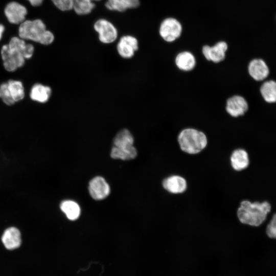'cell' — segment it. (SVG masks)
<instances>
[{
	"mask_svg": "<svg viewBox=\"0 0 276 276\" xmlns=\"http://www.w3.org/2000/svg\"><path fill=\"white\" fill-rule=\"evenodd\" d=\"M60 209L71 220H75L80 215V208L78 204L73 200L63 201L60 204Z\"/></svg>",
	"mask_w": 276,
	"mask_h": 276,
	"instance_id": "cell-22",
	"label": "cell"
},
{
	"mask_svg": "<svg viewBox=\"0 0 276 276\" xmlns=\"http://www.w3.org/2000/svg\"><path fill=\"white\" fill-rule=\"evenodd\" d=\"M139 49L137 39L131 35L122 36L117 45V50L119 56L122 58H132Z\"/></svg>",
	"mask_w": 276,
	"mask_h": 276,
	"instance_id": "cell-7",
	"label": "cell"
},
{
	"mask_svg": "<svg viewBox=\"0 0 276 276\" xmlns=\"http://www.w3.org/2000/svg\"><path fill=\"white\" fill-rule=\"evenodd\" d=\"M267 235L270 238L276 237V215L274 214L270 222L267 224L266 229Z\"/></svg>",
	"mask_w": 276,
	"mask_h": 276,
	"instance_id": "cell-27",
	"label": "cell"
},
{
	"mask_svg": "<svg viewBox=\"0 0 276 276\" xmlns=\"http://www.w3.org/2000/svg\"><path fill=\"white\" fill-rule=\"evenodd\" d=\"M225 109L230 116L237 118L244 114L248 109V105L243 97L235 95L227 100Z\"/></svg>",
	"mask_w": 276,
	"mask_h": 276,
	"instance_id": "cell-11",
	"label": "cell"
},
{
	"mask_svg": "<svg viewBox=\"0 0 276 276\" xmlns=\"http://www.w3.org/2000/svg\"><path fill=\"white\" fill-rule=\"evenodd\" d=\"M4 13L10 23L20 24L25 20L27 10L25 6L19 3L11 2L6 6Z\"/></svg>",
	"mask_w": 276,
	"mask_h": 276,
	"instance_id": "cell-10",
	"label": "cell"
},
{
	"mask_svg": "<svg viewBox=\"0 0 276 276\" xmlns=\"http://www.w3.org/2000/svg\"><path fill=\"white\" fill-rule=\"evenodd\" d=\"M248 71L251 78L258 81L266 79L269 73L268 65L263 60L260 58L254 59L250 61Z\"/></svg>",
	"mask_w": 276,
	"mask_h": 276,
	"instance_id": "cell-12",
	"label": "cell"
},
{
	"mask_svg": "<svg viewBox=\"0 0 276 276\" xmlns=\"http://www.w3.org/2000/svg\"><path fill=\"white\" fill-rule=\"evenodd\" d=\"M7 83L11 97L15 103L24 99L25 90L23 83L21 81L10 79Z\"/></svg>",
	"mask_w": 276,
	"mask_h": 276,
	"instance_id": "cell-20",
	"label": "cell"
},
{
	"mask_svg": "<svg viewBox=\"0 0 276 276\" xmlns=\"http://www.w3.org/2000/svg\"><path fill=\"white\" fill-rule=\"evenodd\" d=\"M196 59L194 55L189 51L179 53L175 59L176 66L180 70L188 72L194 68L196 65Z\"/></svg>",
	"mask_w": 276,
	"mask_h": 276,
	"instance_id": "cell-18",
	"label": "cell"
},
{
	"mask_svg": "<svg viewBox=\"0 0 276 276\" xmlns=\"http://www.w3.org/2000/svg\"><path fill=\"white\" fill-rule=\"evenodd\" d=\"M101 0H73V8L79 15H86L91 12L95 7L94 1Z\"/></svg>",
	"mask_w": 276,
	"mask_h": 276,
	"instance_id": "cell-24",
	"label": "cell"
},
{
	"mask_svg": "<svg viewBox=\"0 0 276 276\" xmlns=\"http://www.w3.org/2000/svg\"><path fill=\"white\" fill-rule=\"evenodd\" d=\"M228 45L224 41H220L213 46L204 45L202 52L205 58L214 63H219L224 60Z\"/></svg>",
	"mask_w": 276,
	"mask_h": 276,
	"instance_id": "cell-8",
	"label": "cell"
},
{
	"mask_svg": "<svg viewBox=\"0 0 276 276\" xmlns=\"http://www.w3.org/2000/svg\"><path fill=\"white\" fill-rule=\"evenodd\" d=\"M134 139L130 131L127 128L119 130L113 139V146L120 149H129L133 147Z\"/></svg>",
	"mask_w": 276,
	"mask_h": 276,
	"instance_id": "cell-16",
	"label": "cell"
},
{
	"mask_svg": "<svg viewBox=\"0 0 276 276\" xmlns=\"http://www.w3.org/2000/svg\"><path fill=\"white\" fill-rule=\"evenodd\" d=\"M0 99L7 106H10L15 103L11 97L7 82L0 84Z\"/></svg>",
	"mask_w": 276,
	"mask_h": 276,
	"instance_id": "cell-25",
	"label": "cell"
},
{
	"mask_svg": "<svg viewBox=\"0 0 276 276\" xmlns=\"http://www.w3.org/2000/svg\"><path fill=\"white\" fill-rule=\"evenodd\" d=\"M178 142L182 151L190 154H195L206 147L208 139L202 131L188 128L180 132L178 135Z\"/></svg>",
	"mask_w": 276,
	"mask_h": 276,
	"instance_id": "cell-4",
	"label": "cell"
},
{
	"mask_svg": "<svg viewBox=\"0 0 276 276\" xmlns=\"http://www.w3.org/2000/svg\"><path fill=\"white\" fill-rule=\"evenodd\" d=\"M162 185L166 190L173 194L182 193L187 188L186 180L178 175H172L165 178Z\"/></svg>",
	"mask_w": 276,
	"mask_h": 276,
	"instance_id": "cell-13",
	"label": "cell"
},
{
	"mask_svg": "<svg viewBox=\"0 0 276 276\" xmlns=\"http://www.w3.org/2000/svg\"><path fill=\"white\" fill-rule=\"evenodd\" d=\"M19 36L24 40H30L43 45H49L54 40L53 34L46 29L40 19L27 20L20 24Z\"/></svg>",
	"mask_w": 276,
	"mask_h": 276,
	"instance_id": "cell-3",
	"label": "cell"
},
{
	"mask_svg": "<svg viewBox=\"0 0 276 276\" xmlns=\"http://www.w3.org/2000/svg\"><path fill=\"white\" fill-rule=\"evenodd\" d=\"M271 209L270 204L267 201L251 202L243 200L240 203L237 215L241 223L259 226L266 220Z\"/></svg>",
	"mask_w": 276,
	"mask_h": 276,
	"instance_id": "cell-2",
	"label": "cell"
},
{
	"mask_svg": "<svg viewBox=\"0 0 276 276\" xmlns=\"http://www.w3.org/2000/svg\"><path fill=\"white\" fill-rule=\"evenodd\" d=\"M2 242L5 247L9 250L17 248L21 244V235L19 230L14 227L5 230L2 237Z\"/></svg>",
	"mask_w": 276,
	"mask_h": 276,
	"instance_id": "cell-15",
	"label": "cell"
},
{
	"mask_svg": "<svg viewBox=\"0 0 276 276\" xmlns=\"http://www.w3.org/2000/svg\"><path fill=\"white\" fill-rule=\"evenodd\" d=\"M51 95V88L40 83L34 84L32 86L29 94L30 98L32 100L40 103L47 102Z\"/></svg>",
	"mask_w": 276,
	"mask_h": 276,
	"instance_id": "cell-14",
	"label": "cell"
},
{
	"mask_svg": "<svg viewBox=\"0 0 276 276\" xmlns=\"http://www.w3.org/2000/svg\"><path fill=\"white\" fill-rule=\"evenodd\" d=\"M33 6H38L43 2V0H27Z\"/></svg>",
	"mask_w": 276,
	"mask_h": 276,
	"instance_id": "cell-28",
	"label": "cell"
},
{
	"mask_svg": "<svg viewBox=\"0 0 276 276\" xmlns=\"http://www.w3.org/2000/svg\"><path fill=\"white\" fill-rule=\"evenodd\" d=\"M260 93L264 100L270 103L276 101V83L269 80L264 82L260 87Z\"/></svg>",
	"mask_w": 276,
	"mask_h": 276,
	"instance_id": "cell-21",
	"label": "cell"
},
{
	"mask_svg": "<svg viewBox=\"0 0 276 276\" xmlns=\"http://www.w3.org/2000/svg\"><path fill=\"white\" fill-rule=\"evenodd\" d=\"M230 160L232 168L237 171L247 168L249 164L248 153L243 149L235 150L231 155Z\"/></svg>",
	"mask_w": 276,
	"mask_h": 276,
	"instance_id": "cell-17",
	"label": "cell"
},
{
	"mask_svg": "<svg viewBox=\"0 0 276 276\" xmlns=\"http://www.w3.org/2000/svg\"><path fill=\"white\" fill-rule=\"evenodd\" d=\"M4 30H5L4 26L3 25L0 24V40L1 39L2 37V35L4 31Z\"/></svg>",
	"mask_w": 276,
	"mask_h": 276,
	"instance_id": "cell-29",
	"label": "cell"
},
{
	"mask_svg": "<svg viewBox=\"0 0 276 276\" xmlns=\"http://www.w3.org/2000/svg\"><path fill=\"white\" fill-rule=\"evenodd\" d=\"M53 4L61 11H68L73 8V0H51Z\"/></svg>",
	"mask_w": 276,
	"mask_h": 276,
	"instance_id": "cell-26",
	"label": "cell"
},
{
	"mask_svg": "<svg viewBox=\"0 0 276 276\" xmlns=\"http://www.w3.org/2000/svg\"><path fill=\"white\" fill-rule=\"evenodd\" d=\"M182 30V26L178 19L167 17L161 22L159 34L165 41L172 42L180 37Z\"/></svg>",
	"mask_w": 276,
	"mask_h": 276,
	"instance_id": "cell-5",
	"label": "cell"
},
{
	"mask_svg": "<svg viewBox=\"0 0 276 276\" xmlns=\"http://www.w3.org/2000/svg\"><path fill=\"white\" fill-rule=\"evenodd\" d=\"M137 154V150L134 146L129 149H120L112 146L110 151V156L112 158L123 160L134 159Z\"/></svg>",
	"mask_w": 276,
	"mask_h": 276,
	"instance_id": "cell-23",
	"label": "cell"
},
{
	"mask_svg": "<svg viewBox=\"0 0 276 276\" xmlns=\"http://www.w3.org/2000/svg\"><path fill=\"white\" fill-rule=\"evenodd\" d=\"M34 52V47L32 44L27 43L20 37L11 38L1 50L4 68L8 72L16 71L25 65L26 60L30 59Z\"/></svg>",
	"mask_w": 276,
	"mask_h": 276,
	"instance_id": "cell-1",
	"label": "cell"
},
{
	"mask_svg": "<svg viewBox=\"0 0 276 276\" xmlns=\"http://www.w3.org/2000/svg\"><path fill=\"white\" fill-rule=\"evenodd\" d=\"M88 191L93 199L100 200L105 199L109 195L110 187L103 177L96 176L90 181Z\"/></svg>",
	"mask_w": 276,
	"mask_h": 276,
	"instance_id": "cell-9",
	"label": "cell"
},
{
	"mask_svg": "<svg viewBox=\"0 0 276 276\" xmlns=\"http://www.w3.org/2000/svg\"><path fill=\"white\" fill-rule=\"evenodd\" d=\"M94 28L98 33L99 40L103 43H112L117 38V28L111 22L106 19H98L94 24Z\"/></svg>",
	"mask_w": 276,
	"mask_h": 276,
	"instance_id": "cell-6",
	"label": "cell"
},
{
	"mask_svg": "<svg viewBox=\"0 0 276 276\" xmlns=\"http://www.w3.org/2000/svg\"><path fill=\"white\" fill-rule=\"evenodd\" d=\"M140 5L139 0H107L105 7L110 10L123 12Z\"/></svg>",
	"mask_w": 276,
	"mask_h": 276,
	"instance_id": "cell-19",
	"label": "cell"
}]
</instances>
